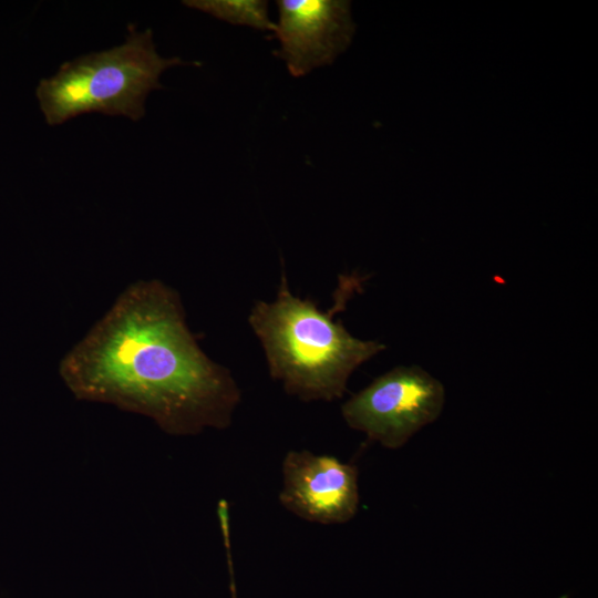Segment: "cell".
<instances>
[{
	"instance_id": "6da1fadb",
	"label": "cell",
	"mask_w": 598,
	"mask_h": 598,
	"mask_svg": "<svg viewBox=\"0 0 598 598\" xmlns=\"http://www.w3.org/2000/svg\"><path fill=\"white\" fill-rule=\"evenodd\" d=\"M75 398L151 417L193 435L230 425L240 390L190 332L178 292L158 279L130 283L61 359Z\"/></svg>"
},
{
	"instance_id": "7a4b0ae2",
	"label": "cell",
	"mask_w": 598,
	"mask_h": 598,
	"mask_svg": "<svg viewBox=\"0 0 598 598\" xmlns=\"http://www.w3.org/2000/svg\"><path fill=\"white\" fill-rule=\"evenodd\" d=\"M316 302L295 296L282 270L272 302L257 301L248 322L262 347L270 377L299 400L333 401L349 378L385 349L382 342L352 336Z\"/></svg>"
},
{
	"instance_id": "3957f363",
	"label": "cell",
	"mask_w": 598,
	"mask_h": 598,
	"mask_svg": "<svg viewBox=\"0 0 598 598\" xmlns=\"http://www.w3.org/2000/svg\"><path fill=\"white\" fill-rule=\"evenodd\" d=\"M183 63L178 56L157 53L151 30L130 25L121 45L63 63L54 75L39 82L35 94L49 125L87 113L140 121L148 94L163 87L161 74Z\"/></svg>"
},
{
	"instance_id": "277c9868",
	"label": "cell",
	"mask_w": 598,
	"mask_h": 598,
	"mask_svg": "<svg viewBox=\"0 0 598 598\" xmlns=\"http://www.w3.org/2000/svg\"><path fill=\"white\" fill-rule=\"evenodd\" d=\"M444 403L440 380L419 365H399L351 395L342 404L341 415L369 441L398 450L435 422Z\"/></svg>"
},
{
	"instance_id": "5b68a950",
	"label": "cell",
	"mask_w": 598,
	"mask_h": 598,
	"mask_svg": "<svg viewBox=\"0 0 598 598\" xmlns=\"http://www.w3.org/2000/svg\"><path fill=\"white\" fill-rule=\"evenodd\" d=\"M280 504L296 516L322 525L344 524L358 513V468L328 454L288 451L281 464Z\"/></svg>"
},
{
	"instance_id": "8992f818",
	"label": "cell",
	"mask_w": 598,
	"mask_h": 598,
	"mask_svg": "<svg viewBox=\"0 0 598 598\" xmlns=\"http://www.w3.org/2000/svg\"><path fill=\"white\" fill-rule=\"evenodd\" d=\"M274 33L289 73L300 78L331 64L350 44L354 24L343 0H278Z\"/></svg>"
},
{
	"instance_id": "52a82bcc",
	"label": "cell",
	"mask_w": 598,
	"mask_h": 598,
	"mask_svg": "<svg viewBox=\"0 0 598 598\" xmlns=\"http://www.w3.org/2000/svg\"><path fill=\"white\" fill-rule=\"evenodd\" d=\"M189 8L208 13L219 20L257 30H275L268 14V1L262 0H186Z\"/></svg>"
},
{
	"instance_id": "ba28073f",
	"label": "cell",
	"mask_w": 598,
	"mask_h": 598,
	"mask_svg": "<svg viewBox=\"0 0 598 598\" xmlns=\"http://www.w3.org/2000/svg\"><path fill=\"white\" fill-rule=\"evenodd\" d=\"M217 516L220 525L223 542L226 550V559L230 578V594L231 598H237V588L234 577V564L231 555V542H230V523H229V505L225 499L219 501L217 505Z\"/></svg>"
}]
</instances>
